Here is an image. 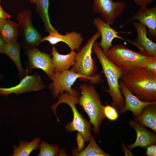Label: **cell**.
Segmentation results:
<instances>
[{
    "label": "cell",
    "instance_id": "1",
    "mask_svg": "<svg viewBox=\"0 0 156 156\" xmlns=\"http://www.w3.org/2000/svg\"><path fill=\"white\" fill-rule=\"evenodd\" d=\"M120 79L140 100L150 102L156 101V74L146 66L123 74Z\"/></svg>",
    "mask_w": 156,
    "mask_h": 156
},
{
    "label": "cell",
    "instance_id": "2",
    "mask_svg": "<svg viewBox=\"0 0 156 156\" xmlns=\"http://www.w3.org/2000/svg\"><path fill=\"white\" fill-rule=\"evenodd\" d=\"M107 58L120 70L123 75L146 66L150 62L156 60L146 52L133 51L122 44H116L105 54Z\"/></svg>",
    "mask_w": 156,
    "mask_h": 156
},
{
    "label": "cell",
    "instance_id": "3",
    "mask_svg": "<svg viewBox=\"0 0 156 156\" xmlns=\"http://www.w3.org/2000/svg\"><path fill=\"white\" fill-rule=\"evenodd\" d=\"M92 51L98 58L107 79L109 89L105 88L104 90L112 97V106L116 109L120 110L124 107L125 104V100L118 84L119 79L123 73L107 58L99 46V42H95L94 43Z\"/></svg>",
    "mask_w": 156,
    "mask_h": 156
},
{
    "label": "cell",
    "instance_id": "4",
    "mask_svg": "<svg viewBox=\"0 0 156 156\" xmlns=\"http://www.w3.org/2000/svg\"><path fill=\"white\" fill-rule=\"evenodd\" d=\"M100 37L97 30L88 40L85 45L77 53L75 62L70 70L82 77L81 81L91 84L101 82V75L96 74V67L91 56L92 49L96 40Z\"/></svg>",
    "mask_w": 156,
    "mask_h": 156
},
{
    "label": "cell",
    "instance_id": "5",
    "mask_svg": "<svg viewBox=\"0 0 156 156\" xmlns=\"http://www.w3.org/2000/svg\"><path fill=\"white\" fill-rule=\"evenodd\" d=\"M79 88L81 94L79 97L78 104L82 106L88 115L90 122L93 126L94 132L98 134L100 125L106 118L104 113L105 106L102 104L99 95L93 84L83 83Z\"/></svg>",
    "mask_w": 156,
    "mask_h": 156
},
{
    "label": "cell",
    "instance_id": "6",
    "mask_svg": "<svg viewBox=\"0 0 156 156\" xmlns=\"http://www.w3.org/2000/svg\"><path fill=\"white\" fill-rule=\"evenodd\" d=\"M59 98L57 102L51 107L57 121L59 122L60 120L56 114V108L61 103H66L72 110L73 118L71 122L66 124L65 126L66 130L69 132L78 131L81 135L85 142H89L92 135L91 125L90 122L83 117L76 107L75 105L78 104L79 97L72 95L66 92L64 93L63 92L60 94Z\"/></svg>",
    "mask_w": 156,
    "mask_h": 156
},
{
    "label": "cell",
    "instance_id": "7",
    "mask_svg": "<svg viewBox=\"0 0 156 156\" xmlns=\"http://www.w3.org/2000/svg\"><path fill=\"white\" fill-rule=\"evenodd\" d=\"M17 18L19 22L21 37L19 43L21 48L25 49L37 46L42 37L32 24L31 11L29 10H23L17 14Z\"/></svg>",
    "mask_w": 156,
    "mask_h": 156
},
{
    "label": "cell",
    "instance_id": "8",
    "mask_svg": "<svg viewBox=\"0 0 156 156\" xmlns=\"http://www.w3.org/2000/svg\"><path fill=\"white\" fill-rule=\"evenodd\" d=\"M78 78L81 80L82 77L70 70L54 72L51 79L52 82L48 86L53 97L57 98L60 94L64 91L72 95L79 97L81 93L71 88Z\"/></svg>",
    "mask_w": 156,
    "mask_h": 156
},
{
    "label": "cell",
    "instance_id": "9",
    "mask_svg": "<svg viewBox=\"0 0 156 156\" xmlns=\"http://www.w3.org/2000/svg\"><path fill=\"white\" fill-rule=\"evenodd\" d=\"M93 11L109 25H113L123 12L126 5L123 1L112 0H93Z\"/></svg>",
    "mask_w": 156,
    "mask_h": 156
},
{
    "label": "cell",
    "instance_id": "10",
    "mask_svg": "<svg viewBox=\"0 0 156 156\" xmlns=\"http://www.w3.org/2000/svg\"><path fill=\"white\" fill-rule=\"evenodd\" d=\"M25 50L28 59L27 68L29 72L31 73L35 68L40 69L51 79L54 72L51 55L41 52L36 47Z\"/></svg>",
    "mask_w": 156,
    "mask_h": 156
},
{
    "label": "cell",
    "instance_id": "11",
    "mask_svg": "<svg viewBox=\"0 0 156 156\" xmlns=\"http://www.w3.org/2000/svg\"><path fill=\"white\" fill-rule=\"evenodd\" d=\"M46 87L40 75L37 73L33 75H26L21 79L18 84L15 86L8 88L0 87V95H4L7 97L12 93H15L18 95L42 90Z\"/></svg>",
    "mask_w": 156,
    "mask_h": 156
},
{
    "label": "cell",
    "instance_id": "12",
    "mask_svg": "<svg viewBox=\"0 0 156 156\" xmlns=\"http://www.w3.org/2000/svg\"><path fill=\"white\" fill-rule=\"evenodd\" d=\"M93 23L94 26L99 31L101 39L99 44L105 54L108 50L112 47V42L115 38H118L127 41L135 46L138 49V45L134 42L125 39L119 36V33L131 34V31L117 32L112 28L109 24L103 21L100 17H96L93 20Z\"/></svg>",
    "mask_w": 156,
    "mask_h": 156
},
{
    "label": "cell",
    "instance_id": "13",
    "mask_svg": "<svg viewBox=\"0 0 156 156\" xmlns=\"http://www.w3.org/2000/svg\"><path fill=\"white\" fill-rule=\"evenodd\" d=\"M118 84L121 93L125 98V106L119 110L120 113L124 114L127 110H129L133 114L134 117H136L140 114L146 106L156 104V101L150 102L140 100L129 90L121 80H119Z\"/></svg>",
    "mask_w": 156,
    "mask_h": 156
},
{
    "label": "cell",
    "instance_id": "14",
    "mask_svg": "<svg viewBox=\"0 0 156 156\" xmlns=\"http://www.w3.org/2000/svg\"><path fill=\"white\" fill-rule=\"evenodd\" d=\"M49 33L47 36L42 37L38 45L44 41H48L52 45L62 42L68 45L71 51H74L75 50L78 51L83 40L81 33L75 31L67 32L65 35L60 34L57 31Z\"/></svg>",
    "mask_w": 156,
    "mask_h": 156
},
{
    "label": "cell",
    "instance_id": "15",
    "mask_svg": "<svg viewBox=\"0 0 156 156\" xmlns=\"http://www.w3.org/2000/svg\"><path fill=\"white\" fill-rule=\"evenodd\" d=\"M137 20L148 28L147 33L154 38L156 37V6L151 8L140 7L136 14L120 26L122 28L130 22Z\"/></svg>",
    "mask_w": 156,
    "mask_h": 156
},
{
    "label": "cell",
    "instance_id": "16",
    "mask_svg": "<svg viewBox=\"0 0 156 156\" xmlns=\"http://www.w3.org/2000/svg\"><path fill=\"white\" fill-rule=\"evenodd\" d=\"M129 124L135 130L137 134L135 142L128 146V148L130 150L138 146L144 148L150 145L156 144V135L155 134L148 131L144 126L134 120L130 121Z\"/></svg>",
    "mask_w": 156,
    "mask_h": 156
},
{
    "label": "cell",
    "instance_id": "17",
    "mask_svg": "<svg viewBox=\"0 0 156 156\" xmlns=\"http://www.w3.org/2000/svg\"><path fill=\"white\" fill-rule=\"evenodd\" d=\"M137 32L134 42L139 47L140 52H146L150 55L156 57V44L147 36V28L144 25L135 21L133 23Z\"/></svg>",
    "mask_w": 156,
    "mask_h": 156
},
{
    "label": "cell",
    "instance_id": "18",
    "mask_svg": "<svg viewBox=\"0 0 156 156\" xmlns=\"http://www.w3.org/2000/svg\"><path fill=\"white\" fill-rule=\"evenodd\" d=\"M77 53L74 51H71L66 54H61L57 51V49L53 46L51 54L52 62L54 68V72L62 71L69 70L70 68L73 66L75 62Z\"/></svg>",
    "mask_w": 156,
    "mask_h": 156
},
{
    "label": "cell",
    "instance_id": "19",
    "mask_svg": "<svg viewBox=\"0 0 156 156\" xmlns=\"http://www.w3.org/2000/svg\"><path fill=\"white\" fill-rule=\"evenodd\" d=\"M21 48L19 42L13 44L5 43L4 47V54L9 57L16 65L18 72V75L22 79L28 75L27 68L24 69L21 65L20 57V51Z\"/></svg>",
    "mask_w": 156,
    "mask_h": 156
},
{
    "label": "cell",
    "instance_id": "20",
    "mask_svg": "<svg viewBox=\"0 0 156 156\" xmlns=\"http://www.w3.org/2000/svg\"><path fill=\"white\" fill-rule=\"evenodd\" d=\"M135 121L151 129L156 133V104L145 107L140 114L135 117Z\"/></svg>",
    "mask_w": 156,
    "mask_h": 156
},
{
    "label": "cell",
    "instance_id": "21",
    "mask_svg": "<svg viewBox=\"0 0 156 156\" xmlns=\"http://www.w3.org/2000/svg\"><path fill=\"white\" fill-rule=\"evenodd\" d=\"M40 139L37 137L31 141L21 140L18 146H13V153L10 156H29L34 151L40 149Z\"/></svg>",
    "mask_w": 156,
    "mask_h": 156
},
{
    "label": "cell",
    "instance_id": "22",
    "mask_svg": "<svg viewBox=\"0 0 156 156\" xmlns=\"http://www.w3.org/2000/svg\"><path fill=\"white\" fill-rule=\"evenodd\" d=\"M0 35L5 43L13 44L17 42L20 36L19 24L9 19L3 26Z\"/></svg>",
    "mask_w": 156,
    "mask_h": 156
},
{
    "label": "cell",
    "instance_id": "23",
    "mask_svg": "<svg viewBox=\"0 0 156 156\" xmlns=\"http://www.w3.org/2000/svg\"><path fill=\"white\" fill-rule=\"evenodd\" d=\"M36 12L43 22L45 30L49 33L57 31L51 25L49 18L48 10L49 0H37Z\"/></svg>",
    "mask_w": 156,
    "mask_h": 156
},
{
    "label": "cell",
    "instance_id": "24",
    "mask_svg": "<svg viewBox=\"0 0 156 156\" xmlns=\"http://www.w3.org/2000/svg\"><path fill=\"white\" fill-rule=\"evenodd\" d=\"M88 146L80 152L77 151L76 148L72 151L73 156H110L109 155L103 151L96 144L94 137L92 135Z\"/></svg>",
    "mask_w": 156,
    "mask_h": 156
},
{
    "label": "cell",
    "instance_id": "25",
    "mask_svg": "<svg viewBox=\"0 0 156 156\" xmlns=\"http://www.w3.org/2000/svg\"><path fill=\"white\" fill-rule=\"evenodd\" d=\"M39 150L38 156H58L60 151L57 145L50 144L43 140L41 141Z\"/></svg>",
    "mask_w": 156,
    "mask_h": 156
},
{
    "label": "cell",
    "instance_id": "26",
    "mask_svg": "<svg viewBox=\"0 0 156 156\" xmlns=\"http://www.w3.org/2000/svg\"><path fill=\"white\" fill-rule=\"evenodd\" d=\"M104 113L106 118L110 120H115L118 117L117 109L112 106L107 105L105 106Z\"/></svg>",
    "mask_w": 156,
    "mask_h": 156
},
{
    "label": "cell",
    "instance_id": "27",
    "mask_svg": "<svg viewBox=\"0 0 156 156\" xmlns=\"http://www.w3.org/2000/svg\"><path fill=\"white\" fill-rule=\"evenodd\" d=\"M77 140L78 144V147L76 148L78 152H80L83 150L84 147V140L81 135L79 132L77 135Z\"/></svg>",
    "mask_w": 156,
    "mask_h": 156
},
{
    "label": "cell",
    "instance_id": "28",
    "mask_svg": "<svg viewBox=\"0 0 156 156\" xmlns=\"http://www.w3.org/2000/svg\"><path fill=\"white\" fill-rule=\"evenodd\" d=\"M146 155L147 156H156V145L155 144L150 145L146 148Z\"/></svg>",
    "mask_w": 156,
    "mask_h": 156
},
{
    "label": "cell",
    "instance_id": "29",
    "mask_svg": "<svg viewBox=\"0 0 156 156\" xmlns=\"http://www.w3.org/2000/svg\"><path fill=\"white\" fill-rule=\"evenodd\" d=\"M134 3L140 7H147L155 0H133Z\"/></svg>",
    "mask_w": 156,
    "mask_h": 156
},
{
    "label": "cell",
    "instance_id": "30",
    "mask_svg": "<svg viewBox=\"0 0 156 156\" xmlns=\"http://www.w3.org/2000/svg\"><path fill=\"white\" fill-rule=\"evenodd\" d=\"M146 67L149 70L156 74V60L149 63Z\"/></svg>",
    "mask_w": 156,
    "mask_h": 156
},
{
    "label": "cell",
    "instance_id": "31",
    "mask_svg": "<svg viewBox=\"0 0 156 156\" xmlns=\"http://www.w3.org/2000/svg\"><path fill=\"white\" fill-rule=\"evenodd\" d=\"M11 16L5 12L0 5V19H9Z\"/></svg>",
    "mask_w": 156,
    "mask_h": 156
},
{
    "label": "cell",
    "instance_id": "32",
    "mask_svg": "<svg viewBox=\"0 0 156 156\" xmlns=\"http://www.w3.org/2000/svg\"><path fill=\"white\" fill-rule=\"evenodd\" d=\"M5 43L0 35V54H4V47Z\"/></svg>",
    "mask_w": 156,
    "mask_h": 156
},
{
    "label": "cell",
    "instance_id": "33",
    "mask_svg": "<svg viewBox=\"0 0 156 156\" xmlns=\"http://www.w3.org/2000/svg\"><path fill=\"white\" fill-rule=\"evenodd\" d=\"M7 21V20L6 19H0V34L3 26Z\"/></svg>",
    "mask_w": 156,
    "mask_h": 156
},
{
    "label": "cell",
    "instance_id": "34",
    "mask_svg": "<svg viewBox=\"0 0 156 156\" xmlns=\"http://www.w3.org/2000/svg\"><path fill=\"white\" fill-rule=\"evenodd\" d=\"M30 2L32 4H36L37 0H29Z\"/></svg>",
    "mask_w": 156,
    "mask_h": 156
},
{
    "label": "cell",
    "instance_id": "35",
    "mask_svg": "<svg viewBox=\"0 0 156 156\" xmlns=\"http://www.w3.org/2000/svg\"><path fill=\"white\" fill-rule=\"evenodd\" d=\"M2 76L1 74L0 73V79L2 78Z\"/></svg>",
    "mask_w": 156,
    "mask_h": 156
},
{
    "label": "cell",
    "instance_id": "36",
    "mask_svg": "<svg viewBox=\"0 0 156 156\" xmlns=\"http://www.w3.org/2000/svg\"><path fill=\"white\" fill-rule=\"evenodd\" d=\"M1 0H0V2H1Z\"/></svg>",
    "mask_w": 156,
    "mask_h": 156
}]
</instances>
